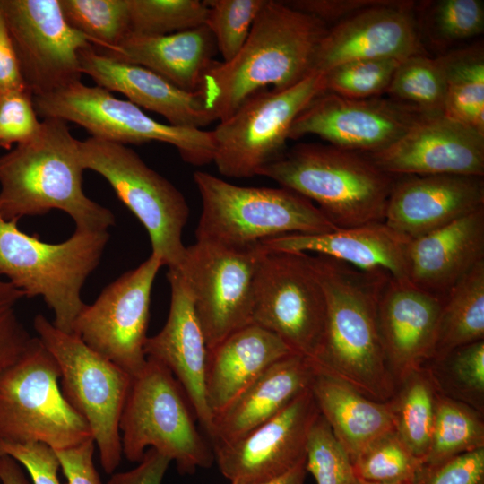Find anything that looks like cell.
Instances as JSON below:
<instances>
[{
	"instance_id": "cell-1",
	"label": "cell",
	"mask_w": 484,
	"mask_h": 484,
	"mask_svg": "<svg viewBox=\"0 0 484 484\" xmlns=\"http://www.w3.org/2000/svg\"><path fill=\"white\" fill-rule=\"evenodd\" d=\"M310 255L324 292V331L313 359L367 397L387 402L396 389L378 329L377 307L391 276L364 271L321 255Z\"/></svg>"
},
{
	"instance_id": "cell-2",
	"label": "cell",
	"mask_w": 484,
	"mask_h": 484,
	"mask_svg": "<svg viewBox=\"0 0 484 484\" xmlns=\"http://www.w3.org/2000/svg\"><path fill=\"white\" fill-rule=\"evenodd\" d=\"M328 27L285 1L266 0L248 38L228 62L215 61L199 91L217 120H224L249 97L272 87L290 88L314 73Z\"/></svg>"
},
{
	"instance_id": "cell-3",
	"label": "cell",
	"mask_w": 484,
	"mask_h": 484,
	"mask_svg": "<svg viewBox=\"0 0 484 484\" xmlns=\"http://www.w3.org/2000/svg\"><path fill=\"white\" fill-rule=\"evenodd\" d=\"M84 169L79 140L65 121L41 119L38 133L0 156V213L6 220L48 213H67L78 231H104L114 225L110 210L82 189Z\"/></svg>"
},
{
	"instance_id": "cell-4",
	"label": "cell",
	"mask_w": 484,
	"mask_h": 484,
	"mask_svg": "<svg viewBox=\"0 0 484 484\" xmlns=\"http://www.w3.org/2000/svg\"><path fill=\"white\" fill-rule=\"evenodd\" d=\"M257 176L307 198L337 228L385 220L398 177L378 168L365 153L331 144L298 143Z\"/></svg>"
},
{
	"instance_id": "cell-5",
	"label": "cell",
	"mask_w": 484,
	"mask_h": 484,
	"mask_svg": "<svg viewBox=\"0 0 484 484\" xmlns=\"http://www.w3.org/2000/svg\"><path fill=\"white\" fill-rule=\"evenodd\" d=\"M17 223L0 213V276L24 298L42 297L54 312L53 324L73 333L85 306L82 288L99 264L109 238L108 230H74L65 241L51 244L23 232Z\"/></svg>"
},
{
	"instance_id": "cell-6",
	"label": "cell",
	"mask_w": 484,
	"mask_h": 484,
	"mask_svg": "<svg viewBox=\"0 0 484 484\" xmlns=\"http://www.w3.org/2000/svg\"><path fill=\"white\" fill-rule=\"evenodd\" d=\"M193 177L203 205L196 241L244 247L338 229L314 203L288 188L240 186L203 171Z\"/></svg>"
},
{
	"instance_id": "cell-7",
	"label": "cell",
	"mask_w": 484,
	"mask_h": 484,
	"mask_svg": "<svg viewBox=\"0 0 484 484\" xmlns=\"http://www.w3.org/2000/svg\"><path fill=\"white\" fill-rule=\"evenodd\" d=\"M191 404L173 374L147 358L142 371L132 377L119 421L122 454L139 462L154 448L176 462L181 474L209 468L215 461L198 431Z\"/></svg>"
},
{
	"instance_id": "cell-8",
	"label": "cell",
	"mask_w": 484,
	"mask_h": 484,
	"mask_svg": "<svg viewBox=\"0 0 484 484\" xmlns=\"http://www.w3.org/2000/svg\"><path fill=\"white\" fill-rule=\"evenodd\" d=\"M57 361L38 337L0 375V442L44 444L53 450L92 438L59 384Z\"/></svg>"
},
{
	"instance_id": "cell-9",
	"label": "cell",
	"mask_w": 484,
	"mask_h": 484,
	"mask_svg": "<svg viewBox=\"0 0 484 484\" xmlns=\"http://www.w3.org/2000/svg\"><path fill=\"white\" fill-rule=\"evenodd\" d=\"M33 326L58 363L65 398L90 428L102 469L113 474L123 454L119 421L132 376L43 315L35 316Z\"/></svg>"
},
{
	"instance_id": "cell-10",
	"label": "cell",
	"mask_w": 484,
	"mask_h": 484,
	"mask_svg": "<svg viewBox=\"0 0 484 484\" xmlns=\"http://www.w3.org/2000/svg\"><path fill=\"white\" fill-rule=\"evenodd\" d=\"M83 169L102 176L145 228L152 252L168 268H179L186 247L183 229L189 207L182 193L126 145L89 137L79 141Z\"/></svg>"
},
{
	"instance_id": "cell-11",
	"label": "cell",
	"mask_w": 484,
	"mask_h": 484,
	"mask_svg": "<svg viewBox=\"0 0 484 484\" xmlns=\"http://www.w3.org/2000/svg\"><path fill=\"white\" fill-rule=\"evenodd\" d=\"M38 116L74 123L91 137L120 144L161 142L175 147L184 161L203 166L212 162V131L162 124L129 100L80 82L53 92L33 96Z\"/></svg>"
},
{
	"instance_id": "cell-12",
	"label": "cell",
	"mask_w": 484,
	"mask_h": 484,
	"mask_svg": "<svg viewBox=\"0 0 484 484\" xmlns=\"http://www.w3.org/2000/svg\"><path fill=\"white\" fill-rule=\"evenodd\" d=\"M324 91V73H314L290 88L249 97L212 131L218 171L234 178L257 176L286 151L294 120Z\"/></svg>"
},
{
	"instance_id": "cell-13",
	"label": "cell",
	"mask_w": 484,
	"mask_h": 484,
	"mask_svg": "<svg viewBox=\"0 0 484 484\" xmlns=\"http://www.w3.org/2000/svg\"><path fill=\"white\" fill-rule=\"evenodd\" d=\"M265 249L196 241L178 269L191 290L208 351L252 324L256 270Z\"/></svg>"
},
{
	"instance_id": "cell-14",
	"label": "cell",
	"mask_w": 484,
	"mask_h": 484,
	"mask_svg": "<svg viewBox=\"0 0 484 484\" xmlns=\"http://www.w3.org/2000/svg\"><path fill=\"white\" fill-rule=\"evenodd\" d=\"M325 317L324 292L310 255L265 250L255 273L252 324L313 359Z\"/></svg>"
},
{
	"instance_id": "cell-15",
	"label": "cell",
	"mask_w": 484,
	"mask_h": 484,
	"mask_svg": "<svg viewBox=\"0 0 484 484\" xmlns=\"http://www.w3.org/2000/svg\"><path fill=\"white\" fill-rule=\"evenodd\" d=\"M162 265L151 254L108 284L92 304H85L73 324V333L132 377L146 364L151 293Z\"/></svg>"
},
{
	"instance_id": "cell-16",
	"label": "cell",
	"mask_w": 484,
	"mask_h": 484,
	"mask_svg": "<svg viewBox=\"0 0 484 484\" xmlns=\"http://www.w3.org/2000/svg\"><path fill=\"white\" fill-rule=\"evenodd\" d=\"M0 10L33 96L81 81L80 53L92 45L67 22L59 0H0Z\"/></svg>"
},
{
	"instance_id": "cell-17",
	"label": "cell",
	"mask_w": 484,
	"mask_h": 484,
	"mask_svg": "<svg viewBox=\"0 0 484 484\" xmlns=\"http://www.w3.org/2000/svg\"><path fill=\"white\" fill-rule=\"evenodd\" d=\"M430 116L389 97L350 99L324 91L296 117L289 139L314 134L335 147L370 154L388 148Z\"/></svg>"
},
{
	"instance_id": "cell-18",
	"label": "cell",
	"mask_w": 484,
	"mask_h": 484,
	"mask_svg": "<svg viewBox=\"0 0 484 484\" xmlns=\"http://www.w3.org/2000/svg\"><path fill=\"white\" fill-rule=\"evenodd\" d=\"M319 413L309 388L242 437L212 447L220 471L230 484H256L284 475L306 461L308 433Z\"/></svg>"
},
{
	"instance_id": "cell-19",
	"label": "cell",
	"mask_w": 484,
	"mask_h": 484,
	"mask_svg": "<svg viewBox=\"0 0 484 484\" xmlns=\"http://www.w3.org/2000/svg\"><path fill=\"white\" fill-rule=\"evenodd\" d=\"M367 155L395 177H484V134L444 114L422 119L388 148Z\"/></svg>"
},
{
	"instance_id": "cell-20",
	"label": "cell",
	"mask_w": 484,
	"mask_h": 484,
	"mask_svg": "<svg viewBox=\"0 0 484 484\" xmlns=\"http://www.w3.org/2000/svg\"><path fill=\"white\" fill-rule=\"evenodd\" d=\"M413 1L386 0L329 27L319 46L314 73H324L360 59L402 60L426 54Z\"/></svg>"
},
{
	"instance_id": "cell-21",
	"label": "cell",
	"mask_w": 484,
	"mask_h": 484,
	"mask_svg": "<svg viewBox=\"0 0 484 484\" xmlns=\"http://www.w3.org/2000/svg\"><path fill=\"white\" fill-rule=\"evenodd\" d=\"M170 306L167 321L144 344L146 358L164 365L184 390L194 413L209 437L212 416L205 398V370L208 350L195 313L193 296L178 269L169 268Z\"/></svg>"
},
{
	"instance_id": "cell-22",
	"label": "cell",
	"mask_w": 484,
	"mask_h": 484,
	"mask_svg": "<svg viewBox=\"0 0 484 484\" xmlns=\"http://www.w3.org/2000/svg\"><path fill=\"white\" fill-rule=\"evenodd\" d=\"M482 207L483 177L402 176L393 185L384 221L399 234L413 239Z\"/></svg>"
},
{
	"instance_id": "cell-23",
	"label": "cell",
	"mask_w": 484,
	"mask_h": 484,
	"mask_svg": "<svg viewBox=\"0 0 484 484\" xmlns=\"http://www.w3.org/2000/svg\"><path fill=\"white\" fill-rule=\"evenodd\" d=\"M443 301L408 281L391 276L386 281L378 301L377 320L396 384L432 359Z\"/></svg>"
},
{
	"instance_id": "cell-24",
	"label": "cell",
	"mask_w": 484,
	"mask_h": 484,
	"mask_svg": "<svg viewBox=\"0 0 484 484\" xmlns=\"http://www.w3.org/2000/svg\"><path fill=\"white\" fill-rule=\"evenodd\" d=\"M82 74L97 86L125 95L132 103L164 117L169 124L202 129L217 120L200 91H183L142 65L97 52L91 46L80 53Z\"/></svg>"
},
{
	"instance_id": "cell-25",
	"label": "cell",
	"mask_w": 484,
	"mask_h": 484,
	"mask_svg": "<svg viewBox=\"0 0 484 484\" xmlns=\"http://www.w3.org/2000/svg\"><path fill=\"white\" fill-rule=\"evenodd\" d=\"M482 260L484 207L410 239L407 281L444 300L452 288Z\"/></svg>"
},
{
	"instance_id": "cell-26",
	"label": "cell",
	"mask_w": 484,
	"mask_h": 484,
	"mask_svg": "<svg viewBox=\"0 0 484 484\" xmlns=\"http://www.w3.org/2000/svg\"><path fill=\"white\" fill-rule=\"evenodd\" d=\"M410 239L385 221L316 234H288L261 242L267 251L321 255L364 271H384L407 281Z\"/></svg>"
},
{
	"instance_id": "cell-27",
	"label": "cell",
	"mask_w": 484,
	"mask_h": 484,
	"mask_svg": "<svg viewBox=\"0 0 484 484\" xmlns=\"http://www.w3.org/2000/svg\"><path fill=\"white\" fill-rule=\"evenodd\" d=\"M311 359L298 353L270 366L212 420V447L233 442L274 417L310 388Z\"/></svg>"
},
{
	"instance_id": "cell-28",
	"label": "cell",
	"mask_w": 484,
	"mask_h": 484,
	"mask_svg": "<svg viewBox=\"0 0 484 484\" xmlns=\"http://www.w3.org/2000/svg\"><path fill=\"white\" fill-rule=\"evenodd\" d=\"M292 353L281 338L255 324L209 350L205 398L212 420L270 366Z\"/></svg>"
},
{
	"instance_id": "cell-29",
	"label": "cell",
	"mask_w": 484,
	"mask_h": 484,
	"mask_svg": "<svg viewBox=\"0 0 484 484\" xmlns=\"http://www.w3.org/2000/svg\"><path fill=\"white\" fill-rule=\"evenodd\" d=\"M216 50L214 39L203 25L161 36L128 34L104 54L148 68L183 91L198 92L215 62Z\"/></svg>"
},
{
	"instance_id": "cell-30",
	"label": "cell",
	"mask_w": 484,
	"mask_h": 484,
	"mask_svg": "<svg viewBox=\"0 0 484 484\" xmlns=\"http://www.w3.org/2000/svg\"><path fill=\"white\" fill-rule=\"evenodd\" d=\"M310 390L351 461L370 442L393 430L387 402L372 400L334 376L315 367Z\"/></svg>"
},
{
	"instance_id": "cell-31",
	"label": "cell",
	"mask_w": 484,
	"mask_h": 484,
	"mask_svg": "<svg viewBox=\"0 0 484 484\" xmlns=\"http://www.w3.org/2000/svg\"><path fill=\"white\" fill-rule=\"evenodd\" d=\"M484 340V260L449 291L443 301L431 359ZM430 359V360H431Z\"/></svg>"
},
{
	"instance_id": "cell-32",
	"label": "cell",
	"mask_w": 484,
	"mask_h": 484,
	"mask_svg": "<svg viewBox=\"0 0 484 484\" xmlns=\"http://www.w3.org/2000/svg\"><path fill=\"white\" fill-rule=\"evenodd\" d=\"M446 93L444 115L484 134V46L451 50L436 57Z\"/></svg>"
},
{
	"instance_id": "cell-33",
	"label": "cell",
	"mask_w": 484,
	"mask_h": 484,
	"mask_svg": "<svg viewBox=\"0 0 484 484\" xmlns=\"http://www.w3.org/2000/svg\"><path fill=\"white\" fill-rule=\"evenodd\" d=\"M437 393L430 375L422 366L402 376L387 401L393 430L421 460L429 447Z\"/></svg>"
},
{
	"instance_id": "cell-34",
	"label": "cell",
	"mask_w": 484,
	"mask_h": 484,
	"mask_svg": "<svg viewBox=\"0 0 484 484\" xmlns=\"http://www.w3.org/2000/svg\"><path fill=\"white\" fill-rule=\"evenodd\" d=\"M483 415L472 407L437 393L424 474L462 454L484 447Z\"/></svg>"
},
{
	"instance_id": "cell-35",
	"label": "cell",
	"mask_w": 484,
	"mask_h": 484,
	"mask_svg": "<svg viewBox=\"0 0 484 484\" xmlns=\"http://www.w3.org/2000/svg\"><path fill=\"white\" fill-rule=\"evenodd\" d=\"M423 367L439 393L484 414V340L459 347Z\"/></svg>"
},
{
	"instance_id": "cell-36",
	"label": "cell",
	"mask_w": 484,
	"mask_h": 484,
	"mask_svg": "<svg viewBox=\"0 0 484 484\" xmlns=\"http://www.w3.org/2000/svg\"><path fill=\"white\" fill-rule=\"evenodd\" d=\"M416 17L419 36L436 48L480 35L484 30L482 0H436L421 2Z\"/></svg>"
},
{
	"instance_id": "cell-37",
	"label": "cell",
	"mask_w": 484,
	"mask_h": 484,
	"mask_svg": "<svg viewBox=\"0 0 484 484\" xmlns=\"http://www.w3.org/2000/svg\"><path fill=\"white\" fill-rule=\"evenodd\" d=\"M355 477L374 482L419 484L422 460L391 430L370 442L351 461Z\"/></svg>"
},
{
	"instance_id": "cell-38",
	"label": "cell",
	"mask_w": 484,
	"mask_h": 484,
	"mask_svg": "<svg viewBox=\"0 0 484 484\" xmlns=\"http://www.w3.org/2000/svg\"><path fill=\"white\" fill-rule=\"evenodd\" d=\"M67 22L110 52L130 33L128 0H59Z\"/></svg>"
},
{
	"instance_id": "cell-39",
	"label": "cell",
	"mask_w": 484,
	"mask_h": 484,
	"mask_svg": "<svg viewBox=\"0 0 484 484\" xmlns=\"http://www.w3.org/2000/svg\"><path fill=\"white\" fill-rule=\"evenodd\" d=\"M428 114H444L446 85L436 58L413 55L401 61L385 92Z\"/></svg>"
},
{
	"instance_id": "cell-40",
	"label": "cell",
	"mask_w": 484,
	"mask_h": 484,
	"mask_svg": "<svg viewBox=\"0 0 484 484\" xmlns=\"http://www.w3.org/2000/svg\"><path fill=\"white\" fill-rule=\"evenodd\" d=\"M130 33L161 36L205 25V0H128Z\"/></svg>"
},
{
	"instance_id": "cell-41",
	"label": "cell",
	"mask_w": 484,
	"mask_h": 484,
	"mask_svg": "<svg viewBox=\"0 0 484 484\" xmlns=\"http://www.w3.org/2000/svg\"><path fill=\"white\" fill-rule=\"evenodd\" d=\"M401 61L360 59L336 65L324 73L325 91L350 99L379 97L386 92Z\"/></svg>"
},
{
	"instance_id": "cell-42",
	"label": "cell",
	"mask_w": 484,
	"mask_h": 484,
	"mask_svg": "<svg viewBox=\"0 0 484 484\" xmlns=\"http://www.w3.org/2000/svg\"><path fill=\"white\" fill-rule=\"evenodd\" d=\"M205 26L211 31L223 62L231 60L249 36L266 0H205Z\"/></svg>"
},
{
	"instance_id": "cell-43",
	"label": "cell",
	"mask_w": 484,
	"mask_h": 484,
	"mask_svg": "<svg viewBox=\"0 0 484 484\" xmlns=\"http://www.w3.org/2000/svg\"><path fill=\"white\" fill-rule=\"evenodd\" d=\"M305 467L316 484H352L355 480L349 454L321 413L308 433Z\"/></svg>"
},
{
	"instance_id": "cell-44",
	"label": "cell",
	"mask_w": 484,
	"mask_h": 484,
	"mask_svg": "<svg viewBox=\"0 0 484 484\" xmlns=\"http://www.w3.org/2000/svg\"><path fill=\"white\" fill-rule=\"evenodd\" d=\"M40 123L29 90L0 92V148L10 150L28 142Z\"/></svg>"
},
{
	"instance_id": "cell-45",
	"label": "cell",
	"mask_w": 484,
	"mask_h": 484,
	"mask_svg": "<svg viewBox=\"0 0 484 484\" xmlns=\"http://www.w3.org/2000/svg\"><path fill=\"white\" fill-rule=\"evenodd\" d=\"M22 292L0 278V375L27 350L33 337L16 313Z\"/></svg>"
},
{
	"instance_id": "cell-46",
	"label": "cell",
	"mask_w": 484,
	"mask_h": 484,
	"mask_svg": "<svg viewBox=\"0 0 484 484\" xmlns=\"http://www.w3.org/2000/svg\"><path fill=\"white\" fill-rule=\"evenodd\" d=\"M0 453L19 462L26 470L31 484H62L58 479L60 463L51 447L39 443L19 445L0 442Z\"/></svg>"
},
{
	"instance_id": "cell-47",
	"label": "cell",
	"mask_w": 484,
	"mask_h": 484,
	"mask_svg": "<svg viewBox=\"0 0 484 484\" xmlns=\"http://www.w3.org/2000/svg\"><path fill=\"white\" fill-rule=\"evenodd\" d=\"M419 484H484V447L455 456L428 471Z\"/></svg>"
},
{
	"instance_id": "cell-48",
	"label": "cell",
	"mask_w": 484,
	"mask_h": 484,
	"mask_svg": "<svg viewBox=\"0 0 484 484\" xmlns=\"http://www.w3.org/2000/svg\"><path fill=\"white\" fill-rule=\"evenodd\" d=\"M386 0H292L285 1L290 7L314 16L328 28L367 8L382 4ZM331 26V27H332Z\"/></svg>"
},
{
	"instance_id": "cell-49",
	"label": "cell",
	"mask_w": 484,
	"mask_h": 484,
	"mask_svg": "<svg viewBox=\"0 0 484 484\" xmlns=\"http://www.w3.org/2000/svg\"><path fill=\"white\" fill-rule=\"evenodd\" d=\"M93 438L78 445L54 450L67 484H102L93 462Z\"/></svg>"
},
{
	"instance_id": "cell-50",
	"label": "cell",
	"mask_w": 484,
	"mask_h": 484,
	"mask_svg": "<svg viewBox=\"0 0 484 484\" xmlns=\"http://www.w3.org/2000/svg\"><path fill=\"white\" fill-rule=\"evenodd\" d=\"M170 462L154 448H148L135 468L113 473L106 484H161Z\"/></svg>"
},
{
	"instance_id": "cell-51",
	"label": "cell",
	"mask_w": 484,
	"mask_h": 484,
	"mask_svg": "<svg viewBox=\"0 0 484 484\" xmlns=\"http://www.w3.org/2000/svg\"><path fill=\"white\" fill-rule=\"evenodd\" d=\"M28 90L17 54L0 10V92Z\"/></svg>"
},
{
	"instance_id": "cell-52",
	"label": "cell",
	"mask_w": 484,
	"mask_h": 484,
	"mask_svg": "<svg viewBox=\"0 0 484 484\" xmlns=\"http://www.w3.org/2000/svg\"><path fill=\"white\" fill-rule=\"evenodd\" d=\"M0 479L1 484H31L22 466L6 454L0 461Z\"/></svg>"
},
{
	"instance_id": "cell-53",
	"label": "cell",
	"mask_w": 484,
	"mask_h": 484,
	"mask_svg": "<svg viewBox=\"0 0 484 484\" xmlns=\"http://www.w3.org/2000/svg\"><path fill=\"white\" fill-rule=\"evenodd\" d=\"M305 462L306 461L279 478L256 484H304L307 474Z\"/></svg>"
},
{
	"instance_id": "cell-54",
	"label": "cell",
	"mask_w": 484,
	"mask_h": 484,
	"mask_svg": "<svg viewBox=\"0 0 484 484\" xmlns=\"http://www.w3.org/2000/svg\"><path fill=\"white\" fill-rule=\"evenodd\" d=\"M352 484H408V483H382V482H374L365 480L359 478L355 477V480Z\"/></svg>"
},
{
	"instance_id": "cell-55",
	"label": "cell",
	"mask_w": 484,
	"mask_h": 484,
	"mask_svg": "<svg viewBox=\"0 0 484 484\" xmlns=\"http://www.w3.org/2000/svg\"><path fill=\"white\" fill-rule=\"evenodd\" d=\"M2 456L3 454L0 453V461H1ZM0 484H1V479H0Z\"/></svg>"
}]
</instances>
